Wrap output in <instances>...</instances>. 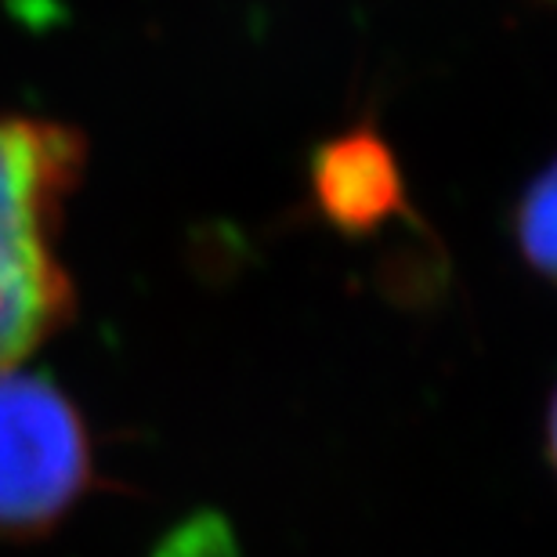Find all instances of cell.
I'll list each match as a JSON object with an SVG mask.
<instances>
[{"label":"cell","mask_w":557,"mask_h":557,"mask_svg":"<svg viewBox=\"0 0 557 557\" xmlns=\"http://www.w3.org/2000/svg\"><path fill=\"white\" fill-rule=\"evenodd\" d=\"M87 478L91 449L70 398L18 366L0 370V532L48 529Z\"/></svg>","instance_id":"7a4b0ae2"},{"label":"cell","mask_w":557,"mask_h":557,"mask_svg":"<svg viewBox=\"0 0 557 557\" xmlns=\"http://www.w3.org/2000/svg\"><path fill=\"white\" fill-rule=\"evenodd\" d=\"M315 199L341 232H370L403 210V174L373 127H355L315 152Z\"/></svg>","instance_id":"3957f363"},{"label":"cell","mask_w":557,"mask_h":557,"mask_svg":"<svg viewBox=\"0 0 557 557\" xmlns=\"http://www.w3.org/2000/svg\"><path fill=\"white\" fill-rule=\"evenodd\" d=\"M515 225L521 258L557 286V160L525 188Z\"/></svg>","instance_id":"277c9868"},{"label":"cell","mask_w":557,"mask_h":557,"mask_svg":"<svg viewBox=\"0 0 557 557\" xmlns=\"http://www.w3.org/2000/svg\"><path fill=\"white\" fill-rule=\"evenodd\" d=\"M81 171L76 131L0 116V370L18 366L70 319L73 286L54 236Z\"/></svg>","instance_id":"6da1fadb"},{"label":"cell","mask_w":557,"mask_h":557,"mask_svg":"<svg viewBox=\"0 0 557 557\" xmlns=\"http://www.w3.org/2000/svg\"><path fill=\"white\" fill-rule=\"evenodd\" d=\"M547 453H550V463H554V474H557V392H554L550 417H547Z\"/></svg>","instance_id":"5b68a950"}]
</instances>
